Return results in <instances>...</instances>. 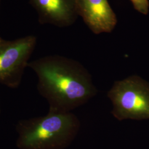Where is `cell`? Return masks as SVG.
Segmentation results:
<instances>
[{
    "label": "cell",
    "mask_w": 149,
    "mask_h": 149,
    "mask_svg": "<svg viewBox=\"0 0 149 149\" xmlns=\"http://www.w3.org/2000/svg\"><path fill=\"white\" fill-rule=\"evenodd\" d=\"M28 66L36 74L38 90L49 104V112L68 113L85 104L98 90L88 71L73 59L50 55Z\"/></svg>",
    "instance_id": "6da1fadb"
},
{
    "label": "cell",
    "mask_w": 149,
    "mask_h": 149,
    "mask_svg": "<svg viewBox=\"0 0 149 149\" xmlns=\"http://www.w3.org/2000/svg\"><path fill=\"white\" fill-rule=\"evenodd\" d=\"M80 121L72 112H49L43 117L22 120L17 125L19 149H62L72 141Z\"/></svg>",
    "instance_id": "7a4b0ae2"
},
{
    "label": "cell",
    "mask_w": 149,
    "mask_h": 149,
    "mask_svg": "<svg viewBox=\"0 0 149 149\" xmlns=\"http://www.w3.org/2000/svg\"><path fill=\"white\" fill-rule=\"evenodd\" d=\"M107 96L118 120L149 119V82L141 77L131 75L114 81Z\"/></svg>",
    "instance_id": "3957f363"
},
{
    "label": "cell",
    "mask_w": 149,
    "mask_h": 149,
    "mask_svg": "<svg viewBox=\"0 0 149 149\" xmlns=\"http://www.w3.org/2000/svg\"><path fill=\"white\" fill-rule=\"evenodd\" d=\"M36 42L37 38L33 36L0 42L1 84L11 88L19 85Z\"/></svg>",
    "instance_id": "277c9868"
},
{
    "label": "cell",
    "mask_w": 149,
    "mask_h": 149,
    "mask_svg": "<svg viewBox=\"0 0 149 149\" xmlns=\"http://www.w3.org/2000/svg\"><path fill=\"white\" fill-rule=\"evenodd\" d=\"M77 10L87 26L95 34L111 33L117 18L108 0H76Z\"/></svg>",
    "instance_id": "5b68a950"
},
{
    "label": "cell",
    "mask_w": 149,
    "mask_h": 149,
    "mask_svg": "<svg viewBox=\"0 0 149 149\" xmlns=\"http://www.w3.org/2000/svg\"><path fill=\"white\" fill-rule=\"evenodd\" d=\"M42 24L68 27L74 24L79 15L76 0H29Z\"/></svg>",
    "instance_id": "8992f818"
},
{
    "label": "cell",
    "mask_w": 149,
    "mask_h": 149,
    "mask_svg": "<svg viewBox=\"0 0 149 149\" xmlns=\"http://www.w3.org/2000/svg\"><path fill=\"white\" fill-rule=\"evenodd\" d=\"M134 8L138 11L139 12L147 15L149 13V0H130Z\"/></svg>",
    "instance_id": "52a82bcc"
},
{
    "label": "cell",
    "mask_w": 149,
    "mask_h": 149,
    "mask_svg": "<svg viewBox=\"0 0 149 149\" xmlns=\"http://www.w3.org/2000/svg\"><path fill=\"white\" fill-rule=\"evenodd\" d=\"M2 40V39L0 37V42H1Z\"/></svg>",
    "instance_id": "ba28073f"
}]
</instances>
